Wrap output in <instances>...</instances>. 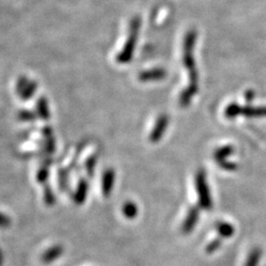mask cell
<instances>
[{"mask_svg": "<svg viewBox=\"0 0 266 266\" xmlns=\"http://www.w3.org/2000/svg\"><path fill=\"white\" fill-rule=\"evenodd\" d=\"M196 35L195 32H190L185 41V53H184V63L190 73V86L182 93L180 97V104L182 107H186L191 103V100L194 98L198 90L197 86V71L195 66V60L194 57V43Z\"/></svg>", "mask_w": 266, "mask_h": 266, "instance_id": "cell-1", "label": "cell"}, {"mask_svg": "<svg viewBox=\"0 0 266 266\" xmlns=\"http://www.w3.org/2000/svg\"><path fill=\"white\" fill-rule=\"evenodd\" d=\"M140 19L138 17L134 18L131 21L130 24V30H129V36L127 41L125 42L123 48L121 50V52L117 56V61L119 63H127L130 61L133 55V51L135 48V44L137 42L138 34H139V29H140Z\"/></svg>", "mask_w": 266, "mask_h": 266, "instance_id": "cell-2", "label": "cell"}, {"mask_svg": "<svg viewBox=\"0 0 266 266\" xmlns=\"http://www.w3.org/2000/svg\"><path fill=\"white\" fill-rule=\"evenodd\" d=\"M195 188L198 196V206L204 210H210L213 206V201L206 180V173L203 169L198 170L195 176Z\"/></svg>", "mask_w": 266, "mask_h": 266, "instance_id": "cell-3", "label": "cell"}, {"mask_svg": "<svg viewBox=\"0 0 266 266\" xmlns=\"http://www.w3.org/2000/svg\"><path fill=\"white\" fill-rule=\"evenodd\" d=\"M199 215H200V207L199 206H192L189 209L187 217L182 225V232L185 235H188L194 231V227L198 222Z\"/></svg>", "mask_w": 266, "mask_h": 266, "instance_id": "cell-4", "label": "cell"}, {"mask_svg": "<svg viewBox=\"0 0 266 266\" xmlns=\"http://www.w3.org/2000/svg\"><path fill=\"white\" fill-rule=\"evenodd\" d=\"M37 90V83L35 81H28L22 77L17 83V92H19L20 97L23 100H28L32 97Z\"/></svg>", "mask_w": 266, "mask_h": 266, "instance_id": "cell-5", "label": "cell"}, {"mask_svg": "<svg viewBox=\"0 0 266 266\" xmlns=\"http://www.w3.org/2000/svg\"><path fill=\"white\" fill-rule=\"evenodd\" d=\"M168 122H169V118L165 115L161 116L158 121L156 122L151 134H150V141L155 143V142H158L159 139L162 137V135L164 134V131L166 130L167 128V125H168Z\"/></svg>", "mask_w": 266, "mask_h": 266, "instance_id": "cell-6", "label": "cell"}, {"mask_svg": "<svg viewBox=\"0 0 266 266\" xmlns=\"http://www.w3.org/2000/svg\"><path fill=\"white\" fill-rule=\"evenodd\" d=\"M166 75V71L163 69H153V70H148L139 74V80L147 82V81H155V80H160L164 78Z\"/></svg>", "mask_w": 266, "mask_h": 266, "instance_id": "cell-7", "label": "cell"}, {"mask_svg": "<svg viewBox=\"0 0 266 266\" xmlns=\"http://www.w3.org/2000/svg\"><path fill=\"white\" fill-rule=\"evenodd\" d=\"M216 230L222 238H231L235 233V228L232 224L219 222L216 224Z\"/></svg>", "mask_w": 266, "mask_h": 266, "instance_id": "cell-8", "label": "cell"}, {"mask_svg": "<svg viewBox=\"0 0 266 266\" xmlns=\"http://www.w3.org/2000/svg\"><path fill=\"white\" fill-rule=\"evenodd\" d=\"M234 149L231 146H225L222 147L220 149H218L217 151L214 154V159L216 160L218 164H221L223 162H226V159L231 156V154L233 153Z\"/></svg>", "mask_w": 266, "mask_h": 266, "instance_id": "cell-9", "label": "cell"}, {"mask_svg": "<svg viewBox=\"0 0 266 266\" xmlns=\"http://www.w3.org/2000/svg\"><path fill=\"white\" fill-rule=\"evenodd\" d=\"M37 109H38V113L40 118H42L43 120H49L50 113H49V105H48V101L45 98H40L37 104Z\"/></svg>", "mask_w": 266, "mask_h": 266, "instance_id": "cell-10", "label": "cell"}, {"mask_svg": "<svg viewBox=\"0 0 266 266\" xmlns=\"http://www.w3.org/2000/svg\"><path fill=\"white\" fill-rule=\"evenodd\" d=\"M260 257H261V250H260V248H258V247L253 248L249 252V254H248L247 258H246V261H245L244 266H258Z\"/></svg>", "mask_w": 266, "mask_h": 266, "instance_id": "cell-11", "label": "cell"}, {"mask_svg": "<svg viewBox=\"0 0 266 266\" xmlns=\"http://www.w3.org/2000/svg\"><path fill=\"white\" fill-rule=\"evenodd\" d=\"M222 244V241L221 239H215L213 241L209 242L206 247H205V252L207 254H211V253H214L216 250H218V248L221 246Z\"/></svg>", "mask_w": 266, "mask_h": 266, "instance_id": "cell-12", "label": "cell"}, {"mask_svg": "<svg viewBox=\"0 0 266 266\" xmlns=\"http://www.w3.org/2000/svg\"><path fill=\"white\" fill-rule=\"evenodd\" d=\"M124 212H125L126 216L130 218L134 217L137 214V207L132 203H128V204H126V206L124 208Z\"/></svg>", "mask_w": 266, "mask_h": 266, "instance_id": "cell-13", "label": "cell"}, {"mask_svg": "<svg viewBox=\"0 0 266 266\" xmlns=\"http://www.w3.org/2000/svg\"><path fill=\"white\" fill-rule=\"evenodd\" d=\"M20 118L22 120H24V121H31V120H34L35 119V117L33 116V114H31L29 112H22L20 114Z\"/></svg>", "mask_w": 266, "mask_h": 266, "instance_id": "cell-14", "label": "cell"}]
</instances>
